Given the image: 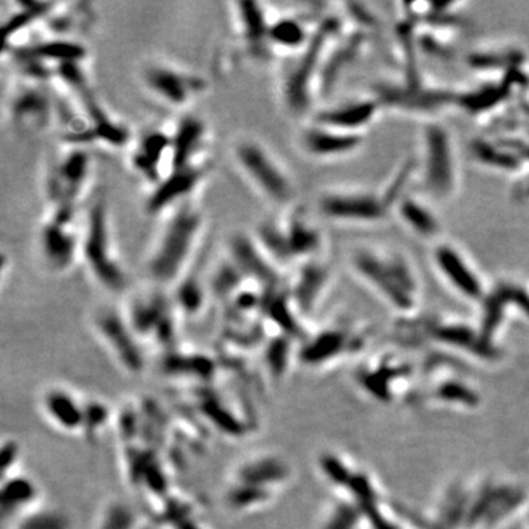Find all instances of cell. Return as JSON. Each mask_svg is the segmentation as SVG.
Returning <instances> with one entry per match:
<instances>
[{"label":"cell","instance_id":"obj_1","mask_svg":"<svg viewBox=\"0 0 529 529\" xmlns=\"http://www.w3.org/2000/svg\"><path fill=\"white\" fill-rule=\"evenodd\" d=\"M206 218L193 200L168 214L147 256V272L159 286L175 287L190 272L205 234Z\"/></svg>","mask_w":529,"mask_h":529},{"label":"cell","instance_id":"obj_34","mask_svg":"<svg viewBox=\"0 0 529 529\" xmlns=\"http://www.w3.org/2000/svg\"><path fill=\"white\" fill-rule=\"evenodd\" d=\"M15 529H73V525L64 510L34 508L15 522Z\"/></svg>","mask_w":529,"mask_h":529},{"label":"cell","instance_id":"obj_6","mask_svg":"<svg viewBox=\"0 0 529 529\" xmlns=\"http://www.w3.org/2000/svg\"><path fill=\"white\" fill-rule=\"evenodd\" d=\"M83 231L77 228V209H51L39 231V250L46 266L67 272L81 257Z\"/></svg>","mask_w":529,"mask_h":529},{"label":"cell","instance_id":"obj_20","mask_svg":"<svg viewBox=\"0 0 529 529\" xmlns=\"http://www.w3.org/2000/svg\"><path fill=\"white\" fill-rule=\"evenodd\" d=\"M454 96L449 92L425 89L419 83H408L401 85H384L378 89L375 99L383 105H388L404 110H419V112H437L444 105L454 103Z\"/></svg>","mask_w":529,"mask_h":529},{"label":"cell","instance_id":"obj_38","mask_svg":"<svg viewBox=\"0 0 529 529\" xmlns=\"http://www.w3.org/2000/svg\"><path fill=\"white\" fill-rule=\"evenodd\" d=\"M290 358V340L287 336H281L277 338L269 340L265 349V366L269 375L274 379L281 378L284 375L288 366Z\"/></svg>","mask_w":529,"mask_h":529},{"label":"cell","instance_id":"obj_35","mask_svg":"<svg viewBox=\"0 0 529 529\" xmlns=\"http://www.w3.org/2000/svg\"><path fill=\"white\" fill-rule=\"evenodd\" d=\"M467 62L476 69H503L504 76L509 72L522 69L523 55L516 49L498 52H478L467 58Z\"/></svg>","mask_w":529,"mask_h":529},{"label":"cell","instance_id":"obj_9","mask_svg":"<svg viewBox=\"0 0 529 529\" xmlns=\"http://www.w3.org/2000/svg\"><path fill=\"white\" fill-rule=\"evenodd\" d=\"M424 184L437 199H446L458 187V164L449 131L428 124L424 131Z\"/></svg>","mask_w":529,"mask_h":529},{"label":"cell","instance_id":"obj_40","mask_svg":"<svg viewBox=\"0 0 529 529\" xmlns=\"http://www.w3.org/2000/svg\"><path fill=\"white\" fill-rule=\"evenodd\" d=\"M21 458V444L14 440L8 438L2 442V450H0V459H2V474L5 476H9L15 474V467Z\"/></svg>","mask_w":529,"mask_h":529},{"label":"cell","instance_id":"obj_42","mask_svg":"<svg viewBox=\"0 0 529 529\" xmlns=\"http://www.w3.org/2000/svg\"><path fill=\"white\" fill-rule=\"evenodd\" d=\"M321 466L324 474L334 481L336 484H347L350 483V476L344 465L334 456H325L321 460Z\"/></svg>","mask_w":529,"mask_h":529},{"label":"cell","instance_id":"obj_16","mask_svg":"<svg viewBox=\"0 0 529 529\" xmlns=\"http://www.w3.org/2000/svg\"><path fill=\"white\" fill-rule=\"evenodd\" d=\"M172 306L161 294L139 297L125 313L132 331L139 338L153 336L159 342L171 341L175 334V318Z\"/></svg>","mask_w":529,"mask_h":529},{"label":"cell","instance_id":"obj_21","mask_svg":"<svg viewBox=\"0 0 529 529\" xmlns=\"http://www.w3.org/2000/svg\"><path fill=\"white\" fill-rule=\"evenodd\" d=\"M234 15L248 52L254 58L265 59L270 53L269 28L272 21L265 6L249 0L237 2L234 3Z\"/></svg>","mask_w":529,"mask_h":529},{"label":"cell","instance_id":"obj_15","mask_svg":"<svg viewBox=\"0 0 529 529\" xmlns=\"http://www.w3.org/2000/svg\"><path fill=\"white\" fill-rule=\"evenodd\" d=\"M172 132L171 171L180 168L211 166L207 159L209 128L206 122L193 114H184Z\"/></svg>","mask_w":529,"mask_h":529},{"label":"cell","instance_id":"obj_44","mask_svg":"<svg viewBox=\"0 0 529 529\" xmlns=\"http://www.w3.org/2000/svg\"><path fill=\"white\" fill-rule=\"evenodd\" d=\"M169 525L172 529H205L202 526V523H199L193 518L190 512L178 516V518H175V519H172L169 522Z\"/></svg>","mask_w":529,"mask_h":529},{"label":"cell","instance_id":"obj_19","mask_svg":"<svg viewBox=\"0 0 529 529\" xmlns=\"http://www.w3.org/2000/svg\"><path fill=\"white\" fill-rule=\"evenodd\" d=\"M363 135L344 132L312 122L299 135L302 150L315 159H337L356 152L362 146Z\"/></svg>","mask_w":529,"mask_h":529},{"label":"cell","instance_id":"obj_29","mask_svg":"<svg viewBox=\"0 0 529 529\" xmlns=\"http://www.w3.org/2000/svg\"><path fill=\"white\" fill-rule=\"evenodd\" d=\"M471 149L476 161L489 168L514 172L523 166L519 155L506 141L476 139L474 140Z\"/></svg>","mask_w":529,"mask_h":529},{"label":"cell","instance_id":"obj_12","mask_svg":"<svg viewBox=\"0 0 529 529\" xmlns=\"http://www.w3.org/2000/svg\"><path fill=\"white\" fill-rule=\"evenodd\" d=\"M8 112L15 127L27 132H40L52 124L55 107L42 83L21 78L9 96Z\"/></svg>","mask_w":529,"mask_h":529},{"label":"cell","instance_id":"obj_7","mask_svg":"<svg viewBox=\"0 0 529 529\" xmlns=\"http://www.w3.org/2000/svg\"><path fill=\"white\" fill-rule=\"evenodd\" d=\"M141 84L159 103L178 110L190 107L206 90V81L198 73L162 60L143 68Z\"/></svg>","mask_w":529,"mask_h":529},{"label":"cell","instance_id":"obj_10","mask_svg":"<svg viewBox=\"0 0 529 529\" xmlns=\"http://www.w3.org/2000/svg\"><path fill=\"white\" fill-rule=\"evenodd\" d=\"M93 327L109 353L125 372L139 375L144 371L146 359L141 341L132 331L125 313H121L114 307H102L94 313Z\"/></svg>","mask_w":529,"mask_h":529},{"label":"cell","instance_id":"obj_28","mask_svg":"<svg viewBox=\"0 0 529 529\" xmlns=\"http://www.w3.org/2000/svg\"><path fill=\"white\" fill-rule=\"evenodd\" d=\"M313 31L299 17L282 15L272 18L269 28L270 52L281 51L297 55L311 43Z\"/></svg>","mask_w":529,"mask_h":529},{"label":"cell","instance_id":"obj_4","mask_svg":"<svg viewBox=\"0 0 529 529\" xmlns=\"http://www.w3.org/2000/svg\"><path fill=\"white\" fill-rule=\"evenodd\" d=\"M338 34V21L328 18L319 22L312 40L293 64L282 83V99L294 114H302L311 106L313 90L321 81V73L332 39Z\"/></svg>","mask_w":529,"mask_h":529},{"label":"cell","instance_id":"obj_17","mask_svg":"<svg viewBox=\"0 0 529 529\" xmlns=\"http://www.w3.org/2000/svg\"><path fill=\"white\" fill-rule=\"evenodd\" d=\"M229 259L244 277L265 288L279 284L278 266L263 250L254 234H236L229 243Z\"/></svg>","mask_w":529,"mask_h":529},{"label":"cell","instance_id":"obj_30","mask_svg":"<svg viewBox=\"0 0 529 529\" xmlns=\"http://www.w3.org/2000/svg\"><path fill=\"white\" fill-rule=\"evenodd\" d=\"M394 207L403 223L408 225L415 234L421 237H435L440 229V223L437 216L431 212V209L410 196L404 194L396 202Z\"/></svg>","mask_w":529,"mask_h":529},{"label":"cell","instance_id":"obj_32","mask_svg":"<svg viewBox=\"0 0 529 529\" xmlns=\"http://www.w3.org/2000/svg\"><path fill=\"white\" fill-rule=\"evenodd\" d=\"M346 336L344 332L337 329H328L321 332V334L312 338L309 342L304 344V347L300 352V359L306 365H316L325 362L342 350L346 344Z\"/></svg>","mask_w":529,"mask_h":529},{"label":"cell","instance_id":"obj_13","mask_svg":"<svg viewBox=\"0 0 529 529\" xmlns=\"http://www.w3.org/2000/svg\"><path fill=\"white\" fill-rule=\"evenodd\" d=\"M172 132L164 128L144 130L130 149L132 169L150 186L161 182L171 171Z\"/></svg>","mask_w":529,"mask_h":529},{"label":"cell","instance_id":"obj_43","mask_svg":"<svg viewBox=\"0 0 529 529\" xmlns=\"http://www.w3.org/2000/svg\"><path fill=\"white\" fill-rule=\"evenodd\" d=\"M353 523H354L353 512L342 506L331 514V518L327 521L324 529H350Z\"/></svg>","mask_w":529,"mask_h":529},{"label":"cell","instance_id":"obj_45","mask_svg":"<svg viewBox=\"0 0 529 529\" xmlns=\"http://www.w3.org/2000/svg\"><path fill=\"white\" fill-rule=\"evenodd\" d=\"M518 196L523 200H529V177L521 184V189L518 190Z\"/></svg>","mask_w":529,"mask_h":529},{"label":"cell","instance_id":"obj_8","mask_svg":"<svg viewBox=\"0 0 529 529\" xmlns=\"http://www.w3.org/2000/svg\"><path fill=\"white\" fill-rule=\"evenodd\" d=\"M92 166V156L85 147L68 146L47 171L46 191L51 209H77L87 190Z\"/></svg>","mask_w":529,"mask_h":529},{"label":"cell","instance_id":"obj_39","mask_svg":"<svg viewBox=\"0 0 529 529\" xmlns=\"http://www.w3.org/2000/svg\"><path fill=\"white\" fill-rule=\"evenodd\" d=\"M110 417V410L102 400H87L84 401V425L83 435L93 441L96 440L101 429L107 424Z\"/></svg>","mask_w":529,"mask_h":529},{"label":"cell","instance_id":"obj_3","mask_svg":"<svg viewBox=\"0 0 529 529\" xmlns=\"http://www.w3.org/2000/svg\"><path fill=\"white\" fill-rule=\"evenodd\" d=\"M231 155L240 174L265 200L286 205L293 199L294 184L288 171L265 143L252 137L239 139Z\"/></svg>","mask_w":529,"mask_h":529},{"label":"cell","instance_id":"obj_18","mask_svg":"<svg viewBox=\"0 0 529 529\" xmlns=\"http://www.w3.org/2000/svg\"><path fill=\"white\" fill-rule=\"evenodd\" d=\"M433 261L449 284L462 296L478 300L484 297L483 281L466 256L450 243H440L433 252Z\"/></svg>","mask_w":529,"mask_h":529},{"label":"cell","instance_id":"obj_24","mask_svg":"<svg viewBox=\"0 0 529 529\" xmlns=\"http://www.w3.org/2000/svg\"><path fill=\"white\" fill-rule=\"evenodd\" d=\"M291 475V469L286 460L277 454H257V456L245 459L237 466L234 474V481L272 489L284 484Z\"/></svg>","mask_w":529,"mask_h":529},{"label":"cell","instance_id":"obj_27","mask_svg":"<svg viewBox=\"0 0 529 529\" xmlns=\"http://www.w3.org/2000/svg\"><path fill=\"white\" fill-rule=\"evenodd\" d=\"M329 281V269L318 259L300 265L299 274L290 290L294 306L302 311H311L321 297Z\"/></svg>","mask_w":529,"mask_h":529},{"label":"cell","instance_id":"obj_2","mask_svg":"<svg viewBox=\"0 0 529 529\" xmlns=\"http://www.w3.org/2000/svg\"><path fill=\"white\" fill-rule=\"evenodd\" d=\"M81 261L102 288L121 293L127 288L128 275L121 262L105 198L89 206L81 228Z\"/></svg>","mask_w":529,"mask_h":529},{"label":"cell","instance_id":"obj_33","mask_svg":"<svg viewBox=\"0 0 529 529\" xmlns=\"http://www.w3.org/2000/svg\"><path fill=\"white\" fill-rule=\"evenodd\" d=\"M174 288L175 309L187 315H198L199 312H202L206 300V291L202 281L198 277H194L189 272L181 281L177 282Z\"/></svg>","mask_w":529,"mask_h":529},{"label":"cell","instance_id":"obj_22","mask_svg":"<svg viewBox=\"0 0 529 529\" xmlns=\"http://www.w3.org/2000/svg\"><path fill=\"white\" fill-rule=\"evenodd\" d=\"M381 103L376 99L350 101L336 106H329L316 112L312 122L344 132L362 134L378 115Z\"/></svg>","mask_w":529,"mask_h":529},{"label":"cell","instance_id":"obj_41","mask_svg":"<svg viewBox=\"0 0 529 529\" xmlns=\"http://www.w3.org/2000/svg\"><path fill=\"white\" fill-rule=\"evenodd\" d=\"M438 336L441 340L454 342V344H458V346H463V347L465 346L474 347L475 344L478 342V340L475 338L471 329H467L465 327H458V325L438 328Z\"/></svg>","mask_w":529,"mask_h":529},{"label":"cell","instance_id":"obj_5","mask_svg":"<svg viewBox=\"0 0 529 529\" xmlns=\"http://www.w3.org/2000/svg\"><path fill=\"white\" fill-rule=\"evenodd\" d=\"M356 272L401 309L413 304L416 279L408 261L397 253L359 250L352 257Z\"/></svg>","mask_w":529,"mask_h":529},{"label":"cell","instance_id":"obj_26","mask_svg":"<svg viewBox=\"0 0 529 529\" xmlns=\"http://www.w3.org/2000/svg\"><path fill=\"white\" fill-rule=\"evenodd\" d=\"M522 77V71H513L504 76V80L498 83H489L484 84L481 87H478L475 90H469L462 94L454 96V103L458 105V107L463 109L467 114H483L487 112V110L496 107L501 102L508 99L512 93V85L516 81H521Z\"/></svg>","mask_w":529,"mask_h":529},{"label":"cell","instance_id":"obj_11","mask_svg":"<svg viewBox=\"0 0 529 529\" xmlns=\"http://www.w3.org/2000/svg\"><path fill=\"white\" fill-rule=\"evenodd\" d=\"M319 211L336 223L374 224L387 216L390 206L379 194L338 190L329 191L319 199Z\"/></svg>","mask_w":529,"mask_h":529},{"label":"cell","instance_id":"obj_23","mask_svg":"<svg viewBox=\"0 0 529 529\" xmlns=\"http://www.w3.org/2000/svg\"><path fill=\"white\" fill-rule=\"evenodd\" d=\"M42 409L49 422L64 433H81L84 401L64 387L47 388L42 396Z\"/></svg>","mask_w":529,"mask_h":529},{"label":"cell","instance_id":"obj_36","mask_svg":"<svg viewBox=\"0 0 529 529\" xmlns=\"http://www.w3.org/2000/svg\"><path fill=\"white\" fill-rule=\"evenodd\" d=\"M139 514L122 500L109 501L103 508L94 529H137Z\"/></svg>","mask_w":529,"mask_h":529},{"label":"cell","instance_id":"obj_25","mask_svg":"<svg viewBox=\"0 0 529 529\" xmlns=\"http://www.w3.org/2000/svg\"><path fill=\"white\" fill-rule=\"evenodd\" d=\"M39 498V487L26 475L12 474L2 478L0 488V510L3 523L15 518H21L34 509Z\"/></svg>","mask_w":529,"mask_h":529},{"label":"cell","instance_id":"obj_31","mask_svg":"<svg viewBox=\"0 0 529 529\" xmlns=\"http://www.w3.org/2000/svg\"><path fill=\"white\" fill-rule=\"evenodd\" d=\"M272 497V489L234 481L232 485L227 489L225 503L228 509H231L232 512L243 513L265 506V504L270 503Z\"/></svg>","mask_w":529,"mask_h":529},{"label":"cell","instance_id":"obj_14","mask_svg":"<svg viewBox=\"0 0 529 529\" xmlns=\"http://www.w3.org/2000/svg\"><path fill=\"white\" fill-rule=\"evenodd\" d=\"M209 174V166L172 169L169 174L152 189L146 202V211L149 215L159 216L169 214L175 207L193 199L205 178Z\"/></svg>","mask_w":529,"mask_h":529},{"label":"cell","instance_id":"obj_37","mask_svg":"<svg viewBox=\"0 0 529 529\" xmlns=\"http://www.w3.org/2000/svg\"><path fill=\"white\" fill-rule=\"evenodd\" d=\"M207 401L202 404V413L212 422L215 428L223 431L225 434H229V437H240V434L244 433V424L239 419L237 416H234L229 409L225 406L219 404L216 399H206Z\"/></svg>","mask_w":529,"mask_h":529}]
</instances>
